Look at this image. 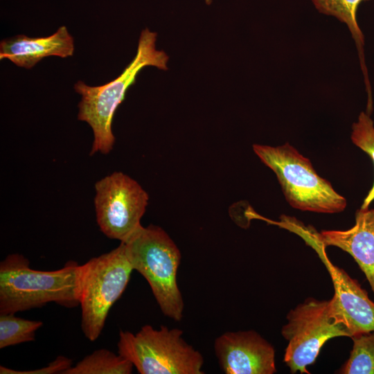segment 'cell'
<instances>
[{"instance_id":"obj_12","label":"cell","mask_w":374,"mask_h":374,"mask_svg":"<svg viewBox=\"0 0 374 374\" xmlns=\"http://www.w3.org/2000/svg\"><path fill=\"white\" fill-rule=\"evenodd\" d=\"M74 50L73 37L67 28L62 26L47 37H31L17 35L2 40L0 43V60L8 59L19 67L30 69L46 57L66 58L72 56Z\"/></svg>"},{"instance_id":"obj_8","label":"cell","mask_w":374,"mask_h":374,"mask_svg":"<svg viewBox=\"0 0 374 374\" xmlns=\"http://www.w3.org/2000/svg\"><path fill=\"white\" fill-rule=\"evenodd\" d=\"M96 222L109 238L127 242L141 226L148 195L134 179L114 172L95 184Z\"/></svg>"},{"instance_id":"obj_4","label":"cell","mask_w":374,"mask_h":374,"mask_svg":"<svg viewBox=\"0 0 374 374\" xmlns=\"http://www.w3.org/2000/svg\"><path fill=\"white\" fill-rule=\"evenodd\" d=\"M253 150L261 161L275 173L286 200L293 208L303 211L335 213L346 207V198L317 173L309 159L289 143L276 147L254 144Z\"/></svg>"},{"instance_id":"obj_14","label":"cell","mask_w":374,"mask_h":374,"mask_svg":"<svg viewBox=\"0 0 374 374\" xmlns=\"http://www.w3.org/2000/svg\"><path fill=\"white\" fill-rule=\"evenodd\" d=\"M133 367V364L120 354L100 348L85 356L63 374H130Z\"/></svg>"},{"instance_id":"obj_19","label":"cell","mask_w":374,"mask_h":374,"mask_svg":"<svg viewBox=\"0 0 374 374\" xmlns=\"http://www.w3.org/2000/svg\"><path fill=\"white\" fill-rule=\"evenodd\" d=\"M205 2L207 3V4H210L211 3V0H205Z\"/></svg>"},{"instance_id":"obj_3","label":"cell","mask_w":374,"mask_h":374,"mask_svg":"<svg viewBox=\"0 0 374 374\" xmlns=\"http://www.w3.org/2000/svg\"><path fill=\"white\" fill-rule=\"evenodd\" d=\"M127 254L134 270L148 281L163 314L181 320L184 301L177 281L181 253L160 226H141L127 242Z\"/></svg>"},{"instance_id":"obj_1","label":"cell","mask_w":374,"mask_h":374,"mask_svg":"<svg viewBox=\"0 0 374 374\" xmlns=\"http://www.w3.org/2000/svg\"><path fill=\"white\" fill-rule=\"evenodd\" d=\"M80 269L70 260L57 270H37L23 255H8L0 263V314H15L49 303L77 307Z\"/></svg>"},{"instance_id":"obj_18","label":"cell","mask_w":374,"mask_h":374,"mask_svg":"<svg viewBox=\"0 0 374 374\" xmlns=\"http://www.w3.org/2000/svg\"><path fill=\"white\" fill-rule=\"evenodd\" d=\"M72 366V360L66 357L59 355L46 366L30 371H16L4 366H0L1 374H63Z\"/></svg>"},{"instance_id":"obj_6","label":"cell","mask_w":374,"mask_h":374,"mask_svg":"<svg viewBox=\"0 0 374 374\" xmlns=\"http://www.w3.org/2000/svg\"><path fill=\"white\" fill-rule=\"evenodd\" d=\"M183 331L150 325L134 334L121 330L118 353L141 374H202V354L182 337Z\"/></svg>"},{"instance_id":"obj_16","label":"cell","mask_w":374,"mask_h":374,"mask_svg":"<svg viewBox=\"0 0 374 374\" xmlns=\"http://www.w3.org/2000/svg\"><path fill=\"white\" fill-rule=\"evenodd\" d=\"M42 321L17 317L15 314H0V349L35 339Z\"/></svg>"},{"instance_id":"obj_11","label":"cell","mask_w":374,"mask_h":374,"mask_svg":"<svg viewBox=\"0 0 374 374\" xmlns=\"http://www.w3.org/2000/svg\"><path fill=\"white\" fill-rule=\"evenodd\" d=\"M314 238L325 247H337L348 253L365 274L374 294V208L358 209L355 224L345 231H322Z\"/></svg>"},{"instance_id":"obj_17","label":"cell","mask_w":374,"mask_h":374,"mask_svg":"<svg viewBox=\"0 0 374 374\" xmlns=\"http://www.w3.org/2000/svg\"><path fill=\"white\" fill-rule=\"evenodd\" d=\"M351 140L353 143L365 152L374 163V124L370 114L362 112L352 125ZM374 201V183L365 197L361 208H368Z\"/></svg>"},{"instance_id":"obj_5","label":"cell","mask_w":374,"mask_h":374,"mask_svg":"<svg viewBox=\"0 0 374 374\" xmlns=\"http://www.w3.org/2000/svg\"><path fill=\"white\" fill-rule=\"evenodd\" d=\"M133 270L123 242L80 265V326L89 341L99 337L111 308L126 289Z\"/></svg>"},{"instance_id":"obj_10","label":"cell","mask_w":374,"mask_h":374,"mask_svg":"<svg viewBox=\"0 0 374 374\" xmlns=\"http://www.w3.org/2000/svg\"><path fill=\"white\" fill-rule=\"evenodd\" d=\"M313 242L332 280L335 294L330 300L336 312L344 318L353 335L374 330V301L355 279L330 261L323 244L316 239Z\"/></svg>"},{"instance_id":"obj_13","label":"cell","mask_w":374,"mask_h":374,"mask_svg":"<svg viewBox=\"0 0 374 374\" xmlns=\"http://www.w3.org/2000/svg\"><path fill=\"white\" fill-rule=\"evenodd\" d=\"M364 1L368 0H312L314 6L320 13L335 17L347 26L355 42L361 67L365 78L366 89L368 91H370V84L364 56V37L357 21L358 6Z\"/></svg>"},{"instance_id":"obj_7","label":"cell","mask_w":374,"mask_h":374,"mask_svg":"<svg viewBox=\"0 0 374 374\" xmlns=\"http://www.w3.org/2000/svg\"><path fill=\"white\" fill-rule=\"evenodd\" d=\"M281 334L287 341L284 362L292 373H309L323 345L330 339L353 335L331 300L308 298L291 310Z\"/></svg>"},{"instance_id":"obj_2","label":"cell","mask_w":374,"mask_h":374,"mask_svg":"<svg viewBox=\"0 0 374 374\" xmlns=\"http://www.w3.org/2000/svg\"><path fill=\"white\" fill-rule=\"evenodd\" d=\"M157 36V33L148 28L141 32L136 55L116 79L100 86H89L82 80L74 84V90L81 96L78 118L87 123L93 133L91 155L96 152L107 154L112 150L115 143L112 130L114 113L140 71L148 66L168 69L169 57L156 48Z\"/></svg>"},{"instance_id":"obj_9","label":"cell","mask_w":374,"mask_h":374,"mask_svg":"<svg viewBox=\"0 0 374 374\" xmlns=\"http://www.w3.org/2000/svg\"><path fill=\"white\" fill-rule=\"evenodd\" d=\"M214 350L226 374L276 372L274 347L254 330L226 332L215 339Z\"/></svg>"},{"instance_id":"obj_15","label":"cell","mask_w":374,"mask_h":374,"mask_svg":"<svg viewBox=\"0 0 374 374\" xmlns=\"http://www.w3.org/2000/svg\"><path fill=\"white\" fill-rule=\"evenodd\" d=\"M350 357L339 370L342 374H374V330L351 336Z\"/></svg>"}]
</instances>
